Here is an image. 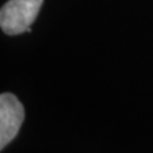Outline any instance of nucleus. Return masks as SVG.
I'll list each match as a JSON object with an SVG mask.
<instances>
[{
	"instance_id": "obj_2",
	"label": "nucleus",
	"mask_w": 153,
	"mask_h": 153,
	"mask_svg": "<svg viewBox=\"0 0 153 153\" xmlns=\"http://www.w3.org/2000/svg\"><path fill=\"white\" fill-rule=\"evenodd\" d=\"M25 120V107L12 93L0 96V149H4L19 131Z\"/></svg>"
},
{
	"instance_id": "obj_1",
	"label": "nucleus",
	"mask_w": 153,
	"mask_h": 153,
	"mask_svg": "<svg viewBox=\"0 0 153 153\" xmlns=\"http://www.w3.org/2000/svg\"><path fill=\"white\" fill-rule=\"evenodd\" d=\"M44 0H9L0 10V27L9 36L31 32Z\"/></svg>"
}]
</instances>
